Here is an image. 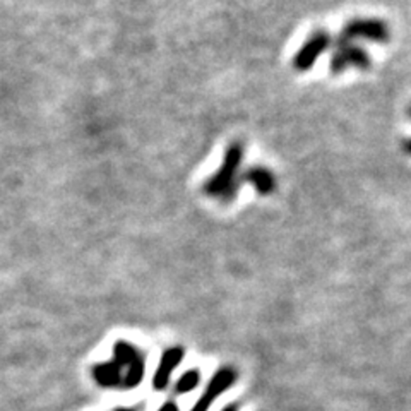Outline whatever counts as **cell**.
Segmentation results:
<instances>
[{"mask_svg":"<svg viewBox=\"0 0 411 411\" xmlns=\"http://www.w3.org/2000/svg\"><path fill=\"white\" fill-rule=\"evenodd\" d=\"M242 156L243 146L240 142H234V144L228 146L221 168L204 185V192L208 196L216 197L223 203H230V201L235 199L236 189H238L236 172H238V166L242 163Z\"/></svg>","mask_w":411,"mask_h":411,"instance_id":"1","label":"cell"},{"mask_svg":"<svg viewBox=\"0 0 411 411\" xmlns=\"http://www.w3.org/2000/svg\"><path fill=\"white\" fill-rule=\"evenodd\" d=\"M391 38L389 26L381 19H351L343 26L339 33V43H353L356 40L387 43Z\"/></svg>","mask_w":411,"mask_h":411,"instance_id":"2","label":"cell"},{"mask_svg":"<svg viewBox=\"0 0 411 411\" xmlns=\"http://www.w3.org/2000/svg\"><path fill=\"white\" fill-rule=\"evenodd\" d=\"M114 355L115 360L120 368L126 367V374H123V389H134L144 379V358H142V353L130 344L129 341H117L114 346Z\"/></svg>","mask_w":411,"mask_h":411,"instance_id":"3","label":"cell"},{"mask_svg":"<svg viewBox=\"0 0 411 411\" xmlns=\"http://www.w3.org/2000/svg\"><path fill=\"white\" fill-rule=\"evenodd\" d=\"M331 45V36H329L328 31L317 29L316 33H312L305 40V43L300 46V50L297 52L293 59V65L297 71H310L312 65L319 60V57L323 55L325 50Z\"/></svg>","mask_w":411,"mask_h":411,"instance_id":"4","label":"cell"},{"mask_svg":"<svg viewBox=\"0 0 411 411\" xmlns=\"http://www.w3.org/2000/svg\"><path fill=\"white\" fill-rule=\"evenodd\" d=\"M372 65L370 57L362 46L355 43H339L336 52L331 57V72L332 74H343L348 71V67L360 69V71H367Z\"/></svg>","mask_w":411,"mask_h":411,"instance_id":"5","label":"cell"},{"mask_svg":"<svg viewBox=\"0 0 411 411\" xmlns=\"http://www.w3.org/2000/svg\"><path fill=\"white\" fill-rule=\"evenodd\" d=\"M235 381H236V372L234 370V368L230 367L221 368V370L216 372L215 377L209 381L204 394L201 396V399L196 403V406H194L191 411H208L209 408H211L213 403H215V399L218 398L220 394H223L227 389H230V387L235 384Z\"/></svg>","mask_w":411,"mask_h":411,"instance_id":"6","label":"cell"},{"mask_svg":"<svg viewBox=\"0 0 411 411\" xmlns=\"http://www.w3.org/2000/svg\"><path fill=\"white\" fill-rule=\"evenodd\" d=\"M184 360V348L175 346L170 348L161 355L160 365H158L156 374L153 377V387L156 391H165L170 384V377L173 374V368L178 367Z\"/></svg>","mask_w":411,"mask_h":411,"instance_id":"7","label":"cell"},{"mask_svg":"<svg viewBox=\"0 0 411 411\" xmlns=\"http://www.w3.org/2000/svg\"><path fill=\"white\" fill-rule=\"evenodd\" d=\"M93 379L102 387H122L123 370L115 362H105L93 367Z\"/></svg>","mask_w":411,"mask_h":411,"instance_id":"8","label":"cell"},{"mask_svg":"<svg viewBox=\"0 0 411 411\" xmlns=\"http://www.w3.org/2000/svg\"><path fill=\"white\" fill-rule=\"evenodd\" d=\"M245 180L250 182L255 187V191L262 196H269L271 192L276 189V180H274L273 173L262 166H254L245 173Z\"/></svg>","mask_w":411,"mask_h":411,"instance_id":"9","label":"cell"},{"mask_svg":"<svg viewBox=\"0 0 411 411\" xmlns=\"http://www.w3.org/2000/svg\"><path fill=\"white\" fill-rule=\"evenodd\" d=\"M201 381V374L197 368H192V370H187L180 379H178L177 386H175V393L177 394H187L191 393L197 387V384Z\"/></svg>","mask_w":411,"mask_h":411,"instance_id":"10","label":"cell"},{"mask_svg":"<svg viewBox=\"0 0 411 411\" xmlns=\"http://www.w3.org/2000/svg\"><path fill=\"white\" fill-rule=\"evenodd\" d=\"M160 411H180V410H178V406L175 405V403L168 401V403H165V405L161 406Z\"/></svg>","mask_w":411,"mask_h":411,"instance_id":"11","label":"cell"},{"mask_svg":"<svg viewBox=\"0 0 411 411\" xmlns=\"http://www.w3.org/2000/svg\"><path fill=\"white\" fill-rule=\"evenodd\" d=\"M408 114H410V117H411V107H410V112H408ZM403 146H405V151H406V153L411 154V139H408V141H405V144H403Z\"/></svg>","mask_w":411,"mask_h":411,"instance_id":"12","label":"cell"},{"mask_svg":"<svg viewBox=\"0 0 411 411\" xmlns=\"http://www.w3.org/2000/svg\"><path fill=\"white\" fill-rule=\"evenodd\" d=\"M223 411H236V406H227Z\"/></svg>","mask_w":411,"mask_h":411,"instance_id":"13","label":"cell"},{"mask_svg":"<svg viewBox=\"0 0 411 411\" xmlns=\"http://www.w3.org/2000/svg\"><path fill=\"white\" fill-rule=\"evenodd\" d=\"M115 411H134V410H130V408H119V410H115Z\"/></svg>","mask_w":411,"mask_h":411,"instance_id":"14","label":"cell"}]
</instances>
